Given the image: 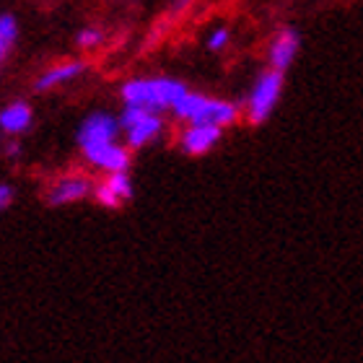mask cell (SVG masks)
<instances>
[{
  "label": "cell",
  "instance_id": "6da1fadb",
  "mask_svg": "<svg viewBox=\"0 0 363 363\" xmlns=\"http://www.w3.org/2000/svg\"><path fill=\"white\" fill-rule=\"evenodd\" d=\"M192 86L187 81H182L177 76H167V73H151V76H130L125 78L117 89L122 104L133 106H145L153 112L169 114Z\"/></svg>",
  "mask_w": 363,
  "mask_h": 363
},
{
  "label": "cell",
  "instance_id": "7a4b0ae2",
  "mask_svg": "<svg viewBox=\"0 0 363 363\" xmlns=\"http://www.w3.org/2000/svg\"><path fill=\"white\" fill-rule=\"evenodd\" d=\"M169 114L177 122H200V125H216V128L223 130H231L244 120L242 101L195 89H189Z\"/></svg>",
  "mask_w": 363,
  "mask_h": 363
},
{
  "label": "cell",
  "instance_id": "3957f363",
  "mask_svg": "<svg viewBox=\"0 0 363 363\" xmlns=\"http://www.w3.org/2000/svg\"><path fill=\"white\" fill-rule=\"evenodd\" d=\"M286 91V73L275 68H262L257 76L252 78L250 89L242 99V114L244 122L252 128H259L270 120L275 109H278L280 99Z\"/></svg>",
  "mask_w": 363,
  "mask_h": 363
},
{
  "label": "cell",
  "instance_id": "277c9868",
  "mask_svg": "<svg viewBox=\"0 0 363 363\" xmlns=\"http://www.w3.org/2000/svg\"><path fill=\"white\" fill-rule=\"evenodd\" d=\"M122 143L120 117L109 109H94L78 122L76 128V145L84 164L94 161L101 151Z\"/></svg>",
  "mask_w": 363,
  "mask_h": 363
},
{
  "label": "cell",
  "instance_id": "5b68a950",
  "mask_svg": "<svg viewBox=\"0 0 363 363\" xmlns=\"http://www.w3.org/2000/svg\"><path fill=\"white\" fill-rule=\"evenodd\" d=\"M122 128V140L130 151H143L151 148L169 133V120L164 112H153L145 106H133L122 104V109L117 112Z\"/></svg>",
  "mask_w": 363,
  "mask_h": 363
},
{
  "label": "cell",
  "instance_id": "8992f818",
  "mask_svg": "<svg viewBox=\"0 0 363 363\" xmlns=\"http://www.w3.org/2000/svg\"><path fill=\"white\" fill-rule=\"evenodd\" d=\"M91 62L86 55H73V57H60V60L50 62L39 70L34 81H31V89L37 94H52V91H62L68 86L78 84L81 78L89 76Z\"/></svg>",
  "mask_w": 363,
  "mask_h": 363
},
{
  "label": "cell",
  "instance_id": "52a82bcc",
  "mask_svg": "<svg viewBox=\"0 0 363 363\" xmlns=\"http://www.w3.org/2000/svg\"><path fill=\"white\" fill-rule=\"evenodd\" d=\"M94 177L81 169H70L62 174L52 177L45 187V203L52 208H62V205H76L86 197L94 195Z\"/></svg>",
  "mask_w": 363,
  "mask_h": 363
},
{
  "label": "cell",
  "instance_id": "ba28073f",
  "mask_svg": "<svg viewBox=\"0 0 363 363\" xmlns=\"http://www.w3.org/2000/svg\"><path fill=\"white\" fill-rule=\"evenodd\" d=\"M226 135L223 128L216 125H200V122H179V128L174 133V143L179 148V153L189 156V159H200L208 156L211 151H216Z\"/></svg>",
  "mask_w": 363,
  "mask_h": 363
},
{
  "label": "cell",
  "instance_id": "9c48e42d",
  "mask_svg": "<svg viewBox=\"0 0 363 363\" xmlns=\"http://www.w3.org/2000/svg\"><path fill=\"white\" fill-rule=\"evenodd\" d=\"M301 52V34L294 26H280L278 31H272V37L267 39L265 45V62L267 68L275 70H288L294 68V62L298 60Z\"/></svg>",
  "mask_w": 363,
  "mask_h": 363
},
{
  "label": "cell",
  "instance_id": "30bf717a",
  "mask_svg": "<svg viewBox=\"0 0 363 363\" xmlns=\"http://www.w3.org/2000/svg\"><path fill=\"white\" fill-rule=\"evenodd\" d=\"M133 177L130 172H109V174H101L94 182V203L101 205V208H109V211H117L122 205H128L133 200Z\"/></svg>",
  "mask_w": 363,
  "mask_h": 363
},
{
  "label": "cell",
  "instance_id": "8fae6325",
  "mask_svg": "<svg viewBox=\"0 0 363 363\" xmlns=\"http://www.w3.org/2000/svg\"><path fill=\"white\" fill-rule=\"evenodd\" d=\"M34 125V106L26 99H11L0 106V133L3 138H21Z\"/></svg>",
  "mask_w": 363,
  "mask_h": 363
},
{
  "label": "cell",
  "instance_id": "7c38bea8",
  "mask_svg": "<svg viewBox=\"0 0 363 363\" xmlns=\"http://www.w3.org/2000/svg\"><path fill=\"white\" fill-rule=\"evenodd\" d=\"M106 29L101 23H86L81 29L76 31V37H73V45L78 47V52L81 55H91V52H99L101 47L106 45Z\"/></svg>",
  "mask_w": 363,
  "mask_h": 363
},
{
  "label": "cell",
  "instance_id": "4fadbf2b",
  "mask_svg": "<svg viewBox=\"0 0 363 363\" xmlns=\"http://www.w3.org/2000/svg\"><path fill=\"white\" fill-rule=\"evenodd\" d=\"M21 37V26H18V18L13 13H0V70H3V62L11 55L13 45Z\"/></svg>",
  "mask_w": 363,
  "mask_h": 363
},
{
  "label": "cell",
  "instance_id": "5bb4252c",
  "mask_svg": "<svg viewBox=\"0 0 363 363\" xmlns=\"http://www.w3.org/2000/svg\"><path fill=\"white\" fill-rule=\"evenodd\" d=\"M203 45L211 55H226L231 50V45H234V31H231L228 23H218V26L208 29Z\"/></svg>",
  "mask_w": 363,
  "mask_h": 363
},
{
  "label": "cell",
  "instance_id": "9a60e30c",
  "mask_svg": "<svg viewBox=\"0 0 363 363\" xmlns=\"http://www.w3.org/2000/svg\"><path fill=\"white\" fill-rule=\"evenodd\" d=\"M16 200V187L8 182H0V211H8Z\"/></svg>",
  "mask_w": 363,
  "mask_h": 363
},
{
  "label": "cell",
  "instance_id": "2e32d148",
  "mask_svg": "<svg viewBox=\"0 0 363 363\" xmlns=\"http://www.w3.org/2000/svg\"><path fill=\"white\" fill-rule=\"evenodd\" d=\"M189 6H192V0H172V11H174V13H182V11Z\"/></svg>",
  "mask_w": 363,
  "mask_h": 363
},
{
  "label": "cell",
  "instance_id": "e0dca14e",
  "mask_svg": "<svg viewBox=\"0 0 363 363\" xmlns=\"http://www.w3.org/2000/svg\"><path fill=\"white\" fill-rule=\"evenodd\" d=\"M3 143H6V138H3V133H0V153H3Z\"/></svg>",
  "mask_w": 363,
  "mask_h": 363
}]
</instances>
